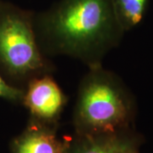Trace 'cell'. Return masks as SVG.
Returning <instances> with one entry per match:
<instances>
[{
	"instance_id": "obj_1",
	"label": "cell",
	"mask_w": 153,
	"mask_h": 153,
	"mask_svg": "<svg viewBox=\"0 0 153 153\" xmlns=\"http://www.w3.org/2000/svg\"><path fill=\"white\" fill-rule=\"evenodd\" d=\"M34 27L47 57L68 56L88 68L102 65L124 33L112 0H60L34 16Z\"/></svg>"
},
{
	"instance_id": "obj_2",
	"label": "cell",
	"mask_w": 153,
	"mask_h": 153,
	"mask_svg": "<svg viewBox=\"0 0 153 153\" xmlns=\"http://www.w3.org/2000/svg\"><path fill=\"white\" fill-rule=\"evenodd\" d=\"M132 100L120 79L102 65L88 68L77 88L72 124L75 134H102L128 129Z\"/></svg>"
},
{
	"instance_id": "obj_3",
	"label": "cell",
	"mask_w": 153,
	"mask_h": 153,
	"mask_svg": "<svg viewBox=\"0 0 153 153\" xmlns=\"http://www.w3.org/2000/svg\"><path fill=\"white\" fill-rule=\"evenodd\" d=\"M0 66L25 88L33 78L55 71L38 45L31 13L0 7Z\"/></svg>"
},
{
	"instance_id": "obj_4",
	"label": "cell",
	"mask_w": 153,
	"mask_h": 153,
	"mask_svg": "<svg viewBox=\"0 0 153 153\" xmlns=\"http://www.w3.org/2000/svg\"><path fill=\"white\" fill-rule=\"evenodd\" d=\"M68 98L52 74L33 78L24 89L22 104L30 118L48 124L59 125V120Z\"/></svg>"
},
{
	"instance_id": "obj_5",
	"label": "cell",
	"mask_w": 153,
	"mask_h": 153,
	"mask_svg": "<svg viewBox=\"0 0 153 153\" xmlns=\"http://www.w3.org/2000/svg\"><path fill=\"white\" fill-rule=\"evenodd\" d=\"M58 125L29 118L25 129L10 144L11 153H66L70 139H60Z\"/></svg>"
},
{
	"instance_id": "obj_6",
	"label": "cell",
	"mask_w": 153,
	"mask_h": 153,
	"mask_svg": "<svg viewBox=\"0 0 153 153\" xmlns=\"http://www.w3.org/2000/svg\"><path fill=\"white\" fill-rule=\"evenodd\" d=\"M140 144V139L128 129L102 134H75L70 138L66 153H121L138 149Z\"/></svg>"
},
{
	"instance_id": "obj_7",
	"label": "cell",
	"mask_w": 153,
	"mask_h": 153,
	"mask_svg": "<svg viewBox=\"0 0 153 153\" xmlns=\"http://www.w3.org/2000/svg\"><path fill=\"white\" fill-rule=\"evenodd\" d=\"M149 0H112L117 20L125 32L137 26L144 17Z\"/></svg>"
},
{
	"instance_id": "obj_8",
	"label": "cell",
	"mask_w": 153,
	"mask_h": 153,
	"mask_svg": "<svg viewBox=\"0 0 153 153\" xmlns=\"http://www.w3.org/2000/svg\"><path fill=\"white\" fill-rule=\"evenodd\" d=\"M24 95V89L14 86L2 77L0 75V98L5 99L10 101L22 103Z\"/></svg>"
},
{
	"instance_id": "obj_9",
	"label": "cell",
	"mask_w": 153,
	"mask_h": 153,
	"mask_svg": "<svg viewBox=\"0 0 153 153\" xmlns=\"http://www.w3.org/2000/svg\"><path fill=\"white\" fill-rule=\"evenodd\" d=\"M121 153H139L138 152V149H130V150H127Z\"/></svg>"
}]
</instances>
